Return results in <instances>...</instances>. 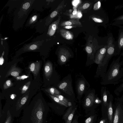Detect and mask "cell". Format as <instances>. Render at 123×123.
<instances>
[{
  "instance_id": "6da1fadb",
  "label": "cell",
  "mask_w": 123,
  "mask_h": 123,
  "mask_svg": "<svg viewBox=\"0 0 123 123\" xmlns=\"http://www.w3.org/2000/svg\"><path fill=\"white\" fill-rule=\"evenodd\" d=\"M49 108L42 98L33 101L23 110L21 123H46Z\"/></svg>"
},
{
  "instance_id": "7a4b0ae2",
  "label": "cell",
  "mask_w": 123,
  "mask_h": 123,
  "mask_svg": "<svg viewBox=\"0 0 123 123\" xmlns=\"http://www.w3.org/2000/svg\"><path fill=\"white\" fill-rule=\"evenodd\" d=\"M121 56L112 61L102 78V84H113L115 85L123 82V61H120Z\"/></svg>"
},
{
  "instance_id": "3957f363",
  "label": "cell",
  "mask_w": 123,
  "mask_h": 123,
  "mask_svg": "<svg viewBox=\"0 0 123 123\" xmlns=\"http://www.w3.org/2000/svg\"><path fill=\"white\" fill-rule=\"evenodd\" d=\"M118 101L115 105L112 123H123V101Z\"/></svg>"
},
{
  "instance_id": "277c9868",
  "label": "cell",
  "mask_w": 123,
  "mask_h": 123,
  "mask_svg": "<svg viewBox=\"0 0 123 123\" xmlns=\"http://www.w3.org/2000/svg\"><path fill=\"white\" fill-rule=\"evenodd\" d=\"M116 42V55H119L122 50L121 55L123 57V31L120 28L119 30L118 35Z\"/></svg>"
},
{
  "instance_id": "5b68a950",
  "label": "cell",
  "mask_w": 123,
  "mask_h": 123,
  "mask_svg": "<svg viewBox=\"0 0 123 123\" xmlns=\"http://www.w3.org/2000/svg\"><path fill=\"white\" fill-rule=\"evenodd\" d=\"M107 48V44L101 48L97 52L95 56V63L99 65L102 62L106 55Z\"/></svg>"
},
{
  "instance_id": "8992f818",
  "label": "cell",
  "mask_w": 123,
  "mask_h": 123,
  "mask_svg": "<svg viewBox=\"0 0 123 123\" xmlns=\"http://www.w3.org/2000/svg\"><path fill=\"white\" fill-rule=\"evenodd\" d=\"M96 98L94 90L88 91L85 100L84 105L86 107H91L94 103Z\"/></svg>"
},
{
  "instance_id": "52a82bcc",
  "label": "cell",
  "mask_w": 123,
  "mask_h": 123,
  "mask_svg": "<svg viewBox=\"0 0 123 123\" xmlns=\"http://www.w3.org/2000/svg\"><path fill=\"white\" fill-rule=\"evenodd\" d=\"M76 107L74 108L71 106L67 110L62 117L65 123H71Z\"/></svg>"
},
{
  "instance_id": "ba28073f",
  "label": "cell",
  "mask_w": 123,
  "mask_h": 123,
  "mask_svg": "<svg viewBox=\"0 0 123 123\" xmlns=\"http://www.w3.org/2000/svg\"><path fill=\"white\" fill-rule=\"evenodd\" d=\"M11 106L8 103H6L2 109L1 104L0 106V123H3L7 115V112L10 109Z\"/></svg>"
},
{
  "instance_id": "9c48e42d",
  "label": "cell",
  "mask_w": 123,
  "mask_h": 123,
  "mask_svg": "<svg viewBox=\"0 0 123 123\" xmlns=\"http://www.w3.org/2000/svg\"><path fill=\"white\" fill-rule=\"evenodd\" d=\"M69 52L67 50H62L59 54V62L61 64L65 63L69 57H71Z\"/></svg>"
},
{
  "instance_id": "30bf717a",
  "label": "cell",
  "mask_w": 123,
  "mask_h": 123,
  "mask_svg": "<svg viewBox=\"0 0 123 123\" xmlns=\"http://www.w3.org/2000/svg\"><path fill=\"white\" fill-rule=\"evenodd\" d=\"M101 95L103 103L104 105L108 104V101L110 95V92L105 86H102L101 89Z\"/></svg>"
},
{
  "instance_id": "8fae6325",
  "label": "cell",
  "mask_w": 123,
  "mask_h": 123,
  "mask_svg": "<svg viewBox=\"0 0 123 123\" xmlns=\"http://www.w3.org/2000/svg\"><path fill=\"white\" fill-rule=\"evenodd\" d=\"M113 96L112 94H110L108 101V115L109 123H112L113 110L112 106V103Z\"/></svg>"
},
{
  "instance_id": "7c38bea8",
  "label": "cell",
  "mask_w": 123,
  "mask_h": 123,
  "mask_svg": "<svg viewBox=\"0 0 123 123\" xmlns=\"http://www.w3.org/2000/svg\"><path fill=\"white\" fill-rule=\"evenodd\" d=\"M85 82L82 79H80L77 84V92L78 95L79 96L82 95L86 89Z\"/></svg>"
},
{
  "instance_id": "4fadbf2b",
  "label": "cell",
  "mask_w": 123,
  "mask_h": 123,
  "mask_svg": "<svg viewBox=\"0 0 123 123\" xmlns=\"http://www.w3.org/2000/svg\"><path fill=\"white\" fill-rule=\"evenodd\" d=\"M40 66L41 63L39 62L32 63L30 66V70L33 73L35 78L38 74Z\"/></svg>"
},
{
  "instance_id": "5bb4252c",
  "label": "cell",
  "mask_w": 123,
  "mask_h": 123,
  "mask_svg": "<svg viewBox=\"0 0 123 123\" xmlns=\"http://www.w3.org/2000/svg\"><path fill=\"white\" fill-rule=\"evenodd\" d=\"M21 72L20 69L16 67V65L12 66L8 72L6 77L11 75L13 77L18 76Z\"/></svg>"
},
{
  "instance_id": "9a60e30c",
  "label": "cell",
  "mask_w": 123,
  "mask_h": 123,
  "mask_svg": "<svg viewBox=\"0 0 123 123\" xmlns=\"http://www.w3.org/2000/svg\"><path fill=\"white\" fill-rule=\"evenodd\" d=\"M44 73L46 77L49 76L52 72V66L51 63L49 62L45 64L44 67Z\"/></svg>"
},
{
  "instance_id": "2e32d148",
  "label": "cell",
  "mask_w": 123,
  "mask_h": 123,
  "mask_svg": "<svg viewBox=\"0 0 123 123\" xmlns=\"http://www.w3.org/2000/svg\"><path fill=\"white\" fill-rule=\"evenodd\" d=\"M81 25L80 22L78 19H71L69 20L64 22L62 23L61 25L62 26L71 25Z\"/></svg>"
},
{
  "instance_id": "e0dca14e",
  "label": "cell",
  "mask_w": 123,
  "mask_h": 123,
  "mask_svg": "<svg viewBox=\"0 0 123 123\" xmlns=\"http://www.w3.org/2000/svg\"><path fill=\"white\" fill-rule=\"evenodd\" d=\"M123 25V14L114 19L110 25L112 26H117Z\"/></svg>"
},
{
  "instance_id": "ac0fdd59",
  "label": "cell",
  "mask_w": 123,
  "mask_h": 123,
  "mask_svg": "<svg viewBox=\"0 0 123 123\" xmlns=\"http://www.w3.org/2000/svg\"><path fill=\"white\" fill-rule=\"evenodd\" d=\"M60 20V18L53 24L49 28L48 33L50 36L53 35L55 33L57 28V25Z\"/></svg>"
},
{
  "instance_id": "d6986e66",
  "label": "cell",
  "mask_w": 123,
  "mask_h": 123,
  "mask_svg": "<svg viewBox=\"0 0 123 123\" xmlns=\"http://www.w3.org/2000/svg\"><path fill=\"white\" fill-rule=\"evenodd\" d=\"M10 110L8 111L7 117L4 123H13L14 117L12 115Z\"/></svg>"
},
{
  "instance_id": "ffe728a7",
  "label": "cell",
  "mask_w": 123,
  "mask_h": 123,
  "mask_svg": "<svg viewBox=\"0 0 123 123\" xmlns=\"http://www.w3.org/2000/svg\"><path fill=\"white\" fill-rule=\"evenodd\" d=\"M60 32L62 37L66 39L69 40L72 38V35L69 31L62 30L60 31Z\"/></svg>"
},
{
  "instance_id": "44dd1931",
  "label": "cell",
  "mask_w": 123,
  "mask_h": 123,
  "mask_svg": "<svg viewBox=\"0 0 123 123\" xmlns=\"http://www.w3.org/2000/svg\"><path fill=\"white\" fill-rule=\"evenodd\" d=\"M46 91L49 94L53 96L55 95H60L61 94V92L59 91L54 87L49 88L46 90Z\"/></svg>"
},
{
  "instance_id": "7402d4cb",
  "label": "cell",
  "mask_w": 123,
  "mask_h": 123,
  "mask_svg": "<svg viewBox=\"0 0 123 123\" xmlns=\"http://www.w3.org/2000/svg\"><path fill=\"white\" fill-rule=\"evenodd\" d=\"M49 95L51 98L55 102L66 107H68V106L66 104L61 101L57 97L50 94H49Z\"/></svg>"
},
{
  "instance_id": "603a6c76",
  "label": "cell",
  "mask_w": 123,
  "mask_h": 123,
  "mask_svg": "<svg viewBox=\"0 0 123 123\" xmlns=\"http://www.w3.org/2000/svg\"><path fill=\"white\" fill-rule=\"evenodd\" d=\"M123 91V82L118 86L114 91L115 93L118 96L120 93Z\"/></svg>"
},
{
  "instance_id": "cb8c5ba5",
  "label": "cell",
  "mask_w": 123,
  "mask_h": 123,
  "mask_svg": "<svg viewBox=\"0 0 123 123\" xmlns=\"http://www.w3.org/2000/svg\"><path fill=\"white\" fill-rule=\"evenodd\" d=\"M54 96L58 97L61 101L64 103L68 106V103L69 101L63 96L61 94L55 95Z\"/></svg>"
},
{
  "instance_id": "d4e9b609",
  "label": "cell",
  "mask_w": 123,
  "mask_h": 123,
  "mask_svg": "<svg viewBox=\"0 0 123 123\" xmlns=\"http://www.w3.org/2000/svg\"><path fill=\"white\" fill-rule=\"evenodd\" d=\"M13 84L10 80H6L4 84L3 87L4 89H6L12 86Z\"/></svg>"
},
{
  "instance_id": "484cf974",
  "label": "cell",
  "mask_w": 123,
  "mask_h": 123,
  "mask_svg": "<svg viewBox=\"0 0 123 123\" xmlns=\"http://www.w3.org/2000/svg\"><path fill=\"white\" fill-rule=\"evenodd\" d=\"M30 83V81H28L23 86L21 89L22 94L24 93L27 91L29 87Z\"/></svg>"
},
{
  "instance_id": "4316f807",
  "label": "cell",
  "mask_w": 123,
  "mask_h": 123,
  "mask_svg": "<svg viewBox=\"0 0 123 123\" xmlns=\"http://www.w3.org/2000/svg\"><path fill=\"white\" fill-rule=\"evenodd\" d=\"M101 7V3L99 1L96 3L94 5L93 9L94 10H97L99 9Z\"/></svg>"
},
{
  "instance_id": "83f0119b",
  "label": "cell",
  "mask_w": 123,
  "mask_h": 123,
  "mask_svg": "<svg viewBox=\"0 0 123 123\" xmlns=\"http://www.w3.org/2000/svg\"><path fill=\"white\" fill-rule=\"evenodd\" d=\"M94 118V116H91L87 118L85 121V123H92Z\"/></svg>"
},
{
  "instance_id": "f1b7e54d",
  "label": "cell",
  "mask_w": 123,
  "mask_h": 123,
  "mask_svg": "<svg viewBox=\"0 0 123 123\" xmlns=\"http://www.w3.org/2000/svg\"><path fill=\"white\" fill-rule=\"evenodd\" d=\"M30 6L29 3L26 2L24 4L23 6V8L25 9H27L29 8Z\"/></svg>"
},
{
  "instance_id": "f546056e",
  "label": "cell",
  "mask_w": 123,
  "mask_h": 123,
  "mask_svg": "<svg viewBox=\"0 0 123 123\" xmlns=\"http://www.w3.org/2000/svg\"><path fill=\"white\" fill-rule=\"evenodd\" d=\"M58 12L56 11H55L53 12L50 15V17L53 18L55 17L57 14Z\"/></svg>"
},
{
  "instance_id": "4dcf8cb0",
  "label": "cell",
  "mask_w": 123,
  "mask_h": 123,
  "mask_svg": "<svg viewBox=\"0 0 123 123\" xmlns=\"http://www.w3.org/2000/svg\"><path fill=\"white\" fill-rule=\"evenodd\" d=\"M4 52H3L2 56L0 58V65H2L4 62V59L3 57V56L4 55Z\"/></svg>"
},
{
  "instance_id": "1f68e13d",
  "label": "cell",
  "mask_w": 123,
  "mask_h": 123,
  "mask_svg": "<svg viewBox=\"0 0 123 123\" xmlns=\"http://www.w3.org/2000/svg\"><path fill=\"white\" fill-rule=\"evenodd\" d=\"M37 47V46L36 45L33 44L30 46V49L31 50H34L36 49Z\"/></svg>"
},
{
  "instance_id": "d6a6232c",
  "label": "cell",
  "mask_w": 123,
  "mask_h": 123,
  "mask_svg": "<svg viewBox=\"0 0 123 123\" xmlns=\"http://www.w3.org/2000/svg\"><path fill=\"white\" fill-rule=\"evenodd\" d=\"M90 5V4L88 3H85L83 5L82 8L84 9H86Z\"/></svg>"
},
{
  "instance_id": "836d02e7",
  "label": "cell",
  "mask_w": 123,
  "mask_h": 123,
  "mask_svg": "<svg viewBox=\"0 0 123 123\" xmlns=\"http://www.w3.org/2000/svg\"><path fill=\"white\" fill-rule=\"evenodd\" d=\"M28 77V76L25 75L22 76H21L17 77L16 79L17 80L24 79L27 78Z\"/></svg>"
},
{
  "instance_id": "e575fe53",
  "label": "cell",
  "mask_w": 123,
  "mask_h": 123,
  "mask_svg": "<svg viewBox=\"0 0 123 123\" xmlns=\"http://www.w3.org/2000/svg\"><path fill=\"white\" fill-rule=\"evenodd\" d=\"M79 0H74L72 2L73 5L74 6H77L79 2Z\"/></svg>"
},
{
  "instance_id": "d590c367",
  "label": "cell",
  "mask_w": 123,
  "mask_h": 123,
  "mask_svg": "<svg viewBox=\"0 0 123 123\" xmlns=\"http://www.w3.org/2000/svg\"><path fill=\"white\" fill-rule=\"evenodd\" d=\"M37 18V16L36 15H34L31 18L30 20V22L31 23L33 22Z\"/></svg>"
},
{
  "instance_id": "8d00e7d4",
  "label": "cell",
  "mask_w": 123,
  "mask_h": 123,
  "mask_svg": "<svg viewBox=\"0 0 123 123\" xmlns=\"http://www.w3.org/2000/svg\"><path fill=\"white\" fill-rule=\"evenodd\" d=\"M75 26H71V25H67L64 28H65L66 29H71L72 28L74 27H75Z\"/></svg>"
},
{
  "instance_id": "74e56055",
  "label": "cell",
  "mask_w": 123,
  "mask_h": 123,
  "mask_svg": "<svg viewBox=\"0 0 123 123\" xmlns=\"http://www.w3.org/2000/svg\"><path fill=\"white\" fill-rule=\"evenodd\" d=\"M101 101L98 98H96L94 102L97 103H98L100 102Z\"/></svg>"
},
{
  "instance_id": "f35d334b",
  "label": "cell",
  "mask_w": 123,
  "mask_h": 123,
  "mask_svg": "<svg viewBox=\"0 0 123 123\" xmlns=\"http://www.w3.org/2000/svg\"><path fill=\"white\" fill-rule=\"evenodd\" d=\"M77 9L76 8H75L74 9V11L73 12L72 14L73 15H75L77 13Z\"/></svg>"
},
{
  "instance_id": "ab89813d",
  "label": "cell",
  "mask_w": 123,
  "mask_h": 123,
  "mask_svg": "<svg viewBox=\"0 0 123 123\" xmlns=\"http://www.w3.org/2000/svg\"><path fill=\"white\" fill-rule=\"evenodd\" d=\"M117 100L119 101H123V94L120 98L117 99Z\"/></svg>"
},
{
  "instance_id": "60d3db41",
  "label": "cell",
  "mask_w": 123,
  "mask_h": 123,
  "mask_svg": "<svg viewBox=\"0 0 123 123\" xmlns=\"http://www.w3.org/2000/svg\"><path fill=\"white\" fill-rule=\"evenodd\" d=\"M77 13H78V17H79V18H81L82 16V14L80 12H78Z\"/></svg>"
},
{
  "instance_id": "b9f144b4",
  "label": "cell",
  "mask_w": 123,
  "mask_h": 123,
  "mask_svg": "<svg viewBox=\"0 0 123 123\" xmlns=\"http://www.w3.org/2000/svg\"><path fill=\"white\" fill-rule=\"evenodd\" d=\"M71 123H78V122L77 121V120L76 119H75L74 120V119L73 121H72V122Z\"/></svg>"
},
{
  "instance_id": "7bdbcfd3",
  "label": "cell",
  "mask_w": 123,
  "mask_h": 123,
  "mask_svg": "<svg viewBox=\"0 0 123 123\" xmlns=\"http://www.w3.org/2000/svg\"><path fill=\"white\" fill-rule=\"evenodd\" d=\"M116 26L118 27L119 28L121 29L123 31V26L122 25H118Z\"/></svg>"
},
{
  "instance_id": "ee69618b",
  "label": "cell",
  "mask_w": 123,
  "mask_h": 123,
  "mask_svg": "<svg viewBox=\"0 0 123 123\" xmlns=\"http://www.w3.org/2000/svg\"><path fill=\"white\" fill-rule=\"evenodd\" d=\"M105 122V120H102L100 121L99 123H104Z\"/></svg>"
},
{
  "instance_id": "f6af8a7d",
  "label": "cell",
  "mask_w": 123,
  "mask_h": 123,
  "mask_svg": "<svg viewBox=\"0 0 123 123\" xmlns=\"http://www.w3.org/2000/svg\"></svg>"
}]
</instances>
